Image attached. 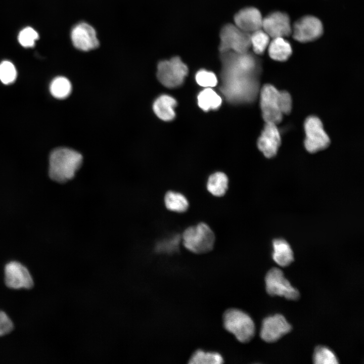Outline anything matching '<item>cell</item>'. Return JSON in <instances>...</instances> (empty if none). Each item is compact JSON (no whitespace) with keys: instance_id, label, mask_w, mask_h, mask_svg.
I'll return each mask as SVG.
<instances>
[{"instance_id":"cell-1","label":"cell","mask_w":364,"mask_h":364,"mask_svg":"<svg viewBox=\"0 0 364 364\" xmlns=\"http://www.w3.org/2000/svg\"><path fill=\"white\" fill-rule=\"evenodd\" d=\"M221 62L220 90L233 104L250 102L256 96V77L259 70L258 59L249 51L220 52Z\"/></svg>"},{"instance_id":"cell-2","label":"cell","mask_w":364,"mask_h":364,"mask_svg":"<svg viewBox=\"0 0 364 364\" xmlns=\"http://www.w3.org/2000/svg\"><path fill=\"white\" fill-rule=\"evenodd\" d=\"M82 162V155L75 150L65 147L55 149L50 155L49 176L55 181L66 182L74 176Z\"/></svg>"},{"instance_id":"cell-3","label":"cell","mask_w":364,"mask_h":364,"mask_svg":"<svg viewBox=\"0 0 364 364\" xmlns=\"http://www.w3.org/2000/svg\"><path fill=\"white\" fill-rule=\"evenodd\" d=\"M184 247L195 254H205L214 248L215 235L211 228L204 222L187 227L182 233Z\"/></svg>"},{"instance_id":"cell-4","label":"cell","mask_w":364,"mask_h":364,"mask_svg":"<svg viewBox=\"0 0 364 364\" xmlns=\"http://www.w3.org/2000/svg\"><path fill=\"white\" fill-rule=\"evenodd\" d=\"M224 328L242 343L250 341L254 337L255 327L253 321L246 312L237 308H230L223 315Z\"/></svg>"},{"instance_id":"cell-5","label":"cell","mask_w":364,"mask_h":364,"mask_svg":"<svg viewBox=\"0 0 364 364\" xmlns=\"http://www.w3.org/2000/svg\"><path fill=\"white\" fill-rule=\"evenodd\" d=\"M251 47L250 33L245 32L236 25L227 24L220 32V52L232 51L244 53Z\"/></svg>"},{"instance_id":"cell-6","label":"cell","mask_w":364,"mask_h":364,"mask_svg":"<svg viewBox=\"0 0 364 364\" xmlns=\"http://www.w3.org/2000/svg\"><path fill=\"white\" fill-rule=\"evenodd\" d=\"M188 73L187 65L179 57H174L158 63L157 77L165 87L175 88L181 85Z\"/></svg>"},{"instance_id":"cell-7","label":"cell","mask_w":364,"mask_h":364,"mask_svg":"<svg viewBox=\"0 0 364 364\" xmlns=\"http://www.w3.org/2000/svg\"><path fill=\"white\" fill-rule=\"evenodd\" d=\"M265 282L266 292L270 296H282L291 300H297L300 297L298 290L291 286L278 268L273 267L267 272Z\"/></svg>"},{"instance_id":"cell-8","label":"cell","mask_w":364,"mask_h":364,"mask_svg":"<svg viewBox=\"0 0 364 364\" xmlns=\"http://www.w3.org/2000/svg\"><path fill=\"white\" fill-rule=\"evenodd\" d=\"M260 107L266 123L277 124L283 117L281 109L280 91L271 84H265L260 92Z\"/></svg>"},{"instance_id":"cell-9","label":"cell","mask_w":364,"mask_h":364,"mask_svg":"<svg viewBox=\"0 0 364 364\" xmlns=\"http://www.w3.org/2000/svg\"><path fill=\"white\" fill-rule=\"evenodd\" d=\"M304 129L306 134L304 146L307 151L314 153L328 147L330 141L319 118L308 117L304 122Z\"/></svg>"},{"instance_id":"cell-10","label":"cell","mask_w":364,"mask_h":364,"mask_svg":"<svg viewBox=\"0 0 364 364\" xmlns=\"http://www.w3.org/2000/svg\"><path fill=\"white\" fill-rule=\"evenodd\" d=\"M323 33L321 21L313 16H305L292 26L293 37L301 42H308L318 38Z\"/></svg>"},{"instance_id":"cell-11","label":"cell","mask_w":364,"mask_h":364,"mask_svg":"<svg viewBox=\"0 0 364 364\" xmlns=\"http://www.w3.org/2000/svg\"><path fill=\"white\" fill-rule=\"evenodd\" d=\"M5 284L10 288L29 289L33 286L29 270L20 262L11 261L7 263L5 267Z\"/></svg>"},{"instance_id":"cell-12","label":"cell","mask_w":364,"mask_h":364,"mask_svg":"<svg viewBox=\"0 0 364 364\" xmlns=\"http://www.w3.org/2000/svg\"><path fill=\"white\" fill-rule=\"evenodd\" d=\"M292 326L282 314H276L265 318L262 324L260 336L264 341L275 342L289 333Z\"/></svg>"},{"instance_id":"cell-13","label":"cell","mask_w":364,"mask_h":364,"mask_svg":"<svg viewBox=\"0 0 364 364\" xmlns=\"http://www.w3.org/2000/svg\"><path fill=\"white\" fill-rule=\"evenodd\" d=\"M262 29L270 38H285L291 34L292 26L289 16L285 13L277 11L263 18Z\"/></svg>"},{"instance_id":"cell-14","label":"cell","mask_w":364,"mask_h":364,"mask_svg":"<svg viewBox=\"0 0 364 364\" xmlns=\"http://www.w3.org/2000/svg\"><path fill=\"white\" fill-rule=\"evenodd\" d=\"M71 37L74 46L81 51H90L99 45L95 29L84 22L80 23L73 27Z\"/></svg>"},{"instance_id":"cell-15","label":"cell","mask_w":364,"mask_h":364,"mask_svg":"<svg viewBox=\"0 0 364 364\" xmlns=\"http://www.w3.org/2000/svg\"><path fill=\"white\" fill-rule=\"evenodd\" d=\"M281 144V137L276 124L266 123L257 142L259 150L266 158L274 157Z\"/></svg>"},{"instance_id":"cell-16","label":"cell","mask_w":364,"mask_h":364,"mask_svg":"<svg viewBox=\"0 0 364 364\" xmlns=\"http://www.w3.org/2000/svg\"><path fill=\"white\" fill-rule=\"evenodd\" d=\"M263 18L260 11L254 7H247L239 11L234 16L235 25L241 30L251 33L262 28Z\"/></svg>"},{"instance_id":"cell-17","label":"cell","mask_w":364,"mask_h":364,"mask_svg":"<svg viewBox=\"0 0 364 364\" xmlns=\"http://www.w3.org/2000/svg\"><path fill=\"white\" fill-rule=\"evenodd\" d=\"M177 104L176 101L167 95H162L154 101L153 109L158 117L162 120H172L175 117L174 108Z\"/></svg>"},{"instance_id":"cell-18","label":"cell","mask_w":364,"mask_h":364,"mask_svg":"<svg viewBox=\"0 0 364 364\" xmlns=\"http://www.w3.org/2000/svg\"><path fill=\"white\" fill-rule=\"evenodd\" d=\"M229 179L224 172L216 171L210 174L206 181V189L213 196L222 197L229 189Z\"/></svg>"},{"instance_id":"cell-19","label":"cell","mask_w":364,"mask_h":364,"mask_svg":"<svg viewBox=\"0 0 364 364\" xmlns=\"http://www.w3.org/2000/svg\"><path fill=\"white\" fill-rule=\"evenodd\" d=\"M267 49L269 57L278 61H286L292 53L290 43L283 37L271 38Z\"/></svg>"},{"instance_id":"cell-20","label":"cell","mask_w":364,"mask_h":364,"mask_svg":"<svg viewBox=\"0 0 364 364\" xmlns=\"http://www.w3.org/2000/svg\"><path fill=\"white\" fill-rule=\"evenodd\" d=\"M272 258L280 266L286 267L294 260L293 253L289 244L283 239H276L273 242Z\"/></svg>"},{"instance_id":"cell-21","label":"cell","mask_w":364,"mask_h":364,"mask_svg":"<svg viewBox=\"0 0 364 364\" xmlns=\"http://www.w3.org/2000/svg\"><path fill=\"white\" fill-rule=\"evenodd\" d=\"M164 204L168 210L178 213L186 212L189 208V201L180 192L169 191L165 194Z\"/></svg>"},{"instance_id":"cell-22","label":"cell","mask_w":364,"mask_h":364,"mask_svg":"<svg viewBox=\"0 0 364 364\" xmlns=\"http://www.w3.org/2000/svg\"><path fill=\"white\" fill-rule=\"evenodd\" d=\"M197 100L199 106L205 111L217 109L222 103L221 98L210 87L200 92Z\"/></svg>"},{"instance_id":"cell-23","label":"cell","mask_w":364,"mask_h":364,"mask_svg":"<svg viewBox=\"0 0 364 364\" xmlns=\"http://www.w3.org/2000/svg\"><path fill=\"white\" fill-rule=\"evenodd\" d=\"M72 85L70 81L66 77L58 76L55 78L50 85V90L53 97L59 99H63L70 94Z\"/></svg>"},{"instance_id":"cell-24","label":"cell","mask_w":364,"mask_h":364,"mask_svg":"<svg viewBox=\"0 0 364 364\" xmlns=\"http://www.w3.org/2000/svg\"><path fill=\"white\" fill-rule=\"evenodd\" d=\"M270 37L261 28L250 33L251 47L256 55H261L267 48Z\"/></svg>"},{"instance_id":"cell-25","label":"cell","mask_w":364,"mask_h":364,"mask_svg":"<svg viewBox=\"0 0 364 364\" xmlns=\"http://www.w3.org/2000/svg\"><path fill=\"white\" fill-rule=\"evenodd\" d=\"M223 362L222 356L217 352H205L202 350L195 351L189 360L191 364H219Z\"/></svg>"},{"instance_id":"cell-26","label":"cell","mask_w":364,"mask_h":364,"mask_svg":"<svg viewBox=\"0 0 364 364\" xmlns=\"http://www.w3.org/2000/svg\"><path fill=\"white\" fill-rule=\"evenodd\" d=\"M313 361L316 364H337L339 363L335 353L329 348L324 346L315 347Z\"/></svg>"},{"instance_id":"cell-27","label":"cell","mask_w":364,"mask_h":364,"mask_svg":"<svg viewBox=\"0 0 364 364\" xmlns=\"http://www.w3.org/2000/svg\"><path fill=\"white\" fill-rule=\"evenodd\" d=\"M17 70L13 64L4 61L0 64V80L5 84L13 83L17 77Z\"/></svg>"},{"instance_id":"cell-28","label":"cell","mask_w":364,"mask_h":364,"mask_svg":"<svg viewBox=\"0 0 364 364\" xmlns=\"http://www.w3.org/2000/svg\"><path fill=\"white\" fill-rule=\"evenodd\" d=\"M195 78L199 85L206 88L214 87L217 84V79L215 74L204 69L198 71Z\"/></svg>"},{"instance_id":"cell-29","label":"cell","mask_w":364,"mask_h":364,"mask_svg":"<svg viewBox=\"0 0 364 364\" xmlns=\"http://www.w3.org/2000/svg\"><path fill=\"white\" fill-rule=\"evenodd\" d=\"M37 32L32 28L27 27L22 29L18 35V41L24 47L29 48L34 46L35 41L38 38Z\"/></svg>"},{"instance_id":"cell-30","label":"cell","mask_w":364,"mask_h":364,"mask_svg":"<svg viewBox=\"0 0 364 364\" xmlns=\"http://www.w3.org/2000/svg\"><path fill=\"white\" fill-rule=\"evenodd\" d=\"M13 328L11 320L5 312L0 310V337L10 333Z\"/></svg>"},{"instance_id":"cell-31","label":"cell","mask_w":364,"mask_h":364,"mask_svg":"<svg viewBox=\"0 0 364 364\" xmlns=\"http://www.w3.org/2000/svg\"><path fill=\"white\" fill-rule=\"evenodd\" d=\"M280 99L283 114L290 113L292 108V100L290 94L285 91H280Z\"/></svg>"}]
</instances>
